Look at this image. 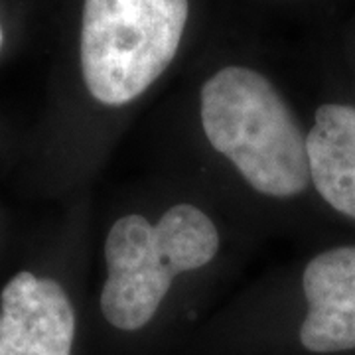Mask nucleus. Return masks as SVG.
<instances>
[{"mask_svg":"<svg viewBox=\"0 0 355 355\" xmlns=\"http://www.w3.org/2000/svg\"><path fill=\"white\" fill-rule=\"evenodd\" d=\"M76 312L60 282L22 270L0 296V355H71Z\"/></svg>","mask_w":355,"mask_h":355,"instance_id":"obj_4","label":"nucleus"},{"mask_svg":"<svg viewBox=\"0 0 355 355\" xmlns=\"http://www.w3.org/2000/svg\"><path fill=\"white\" fill-rule=\"evenodd\" d=\"M107 282L101 292V310L119 330L146 326L176 279L162 261L154 241V225L142 216L114 221L105 241Z\"/></svg>","mask_w":355,"mask_h":355,"instance_id":"obj_3","label":"nucleus"},{"mask_svg":"<svg viewBox=\"0 0 355 355\" xmlns=\"http://www.w3.org/2000/svg\"><path fill=\"white\" fill-rule=\"evenodd\" d=\"M310 180L336 211L355 219V107L328 103L306 135Z\"/></svg>","mask_w":355,"mask_h":355,"instance_id":"obj_6","label":"nucleus"},{"mask_svg":"<svg viewBox=\"0 0 355 355\" xmlns=\"http://www.w3.org/2000/svg\"><path fill=\"white\" fill-rule=\"evenodd\" d=\"M203 132L247 184L272 198L308 188L306 137L275 85L259 71L229 65L202 87Z\"/></svg>","mask_w":355,"mask_h":355,"instance_id":"obj_1","label":"nucleus"},{"mask_svg":"<svg viewBox=\"0 0 355 355\" xmlns=\"http://www.w3.org/2000/svg\"><path fill=\"white\" fill-rule=\"evenodd\" d=\"M308 314L300 342L314 354L355 349V245L316 254L302 277Z\"/></svg>","mask_w":355,"mask_h":355,"instance_id":"obj_5","label":"nucleus"},{"mask_svg":"<svg viewBox=\"0 0 355 355\" xmlns=\"http://www.w3.org/2000/svg\"><path fill=\"white\" fill-rule=\"evenodd\" d=\"M156 249L174 277L205 266L219 249V233L202 209L180 203L154 225Z\"/></svg>","mask_w":355,"mask_h":355,"instance_id":"obj_7","label":"nucleus"},{"mask_svg":"<svg viewBox=\"0 0 355 355\" xmlns=\"http://www.w3.org/2000/svg\"><path fill=\"white\" fill-rule=\"evenodd\" d=\"M0 46H2V28H0Z\"/></svg>","mask_w":355,"mask_h":355,"instance_id":"obj_8","label":"nucleus"},{"mask_svg":"<svg viewBox=\"0 0 355 355\" xmlns=\"http://www.w3.org/2000/svg\"><path fill=\"white\" fill-rule=\"evenodd\" d=\"M188 0H85L81 71L103 105L121 107L153 85L176 58Z\"/></svg>","mask_w":355,"mask_h":355,"instance_id":"obj_2","label":"nucleus"}]
</instances>
